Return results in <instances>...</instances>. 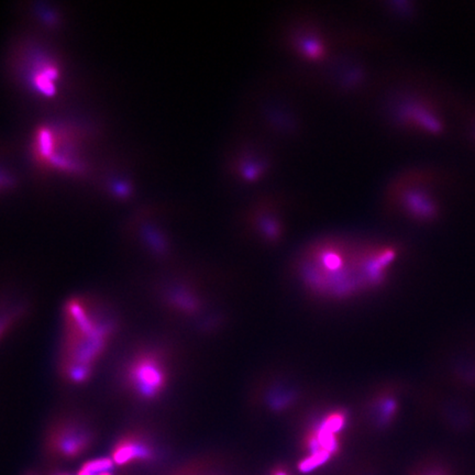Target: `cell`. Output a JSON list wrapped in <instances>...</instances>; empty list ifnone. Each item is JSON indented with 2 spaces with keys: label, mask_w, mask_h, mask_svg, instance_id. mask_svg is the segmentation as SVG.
I'll list each match as a JSON object with an SVG mask.
<instances>
[{
  "label": "cell",
  "mask_w": 475,
  "mask_h": 475,
  "mask_svg": "<svg viewBox=\"0 0 475 475\" xmlns=\"http://www.w3.org/2000/svg\"><path fill=\"white\" fill-rule=\"evenodd\" d=\"M413 475H452V473L440 459L431 458L418 465Z\"/></svg>",
  "instance_id": "obj_8"
},
{
  "label": "cell",
  "mask_w": 475,
  "mask_h": 475,
  "mask_svg": "<svg viewBox=\"0 0 475 475\" xmlns=\"http://www.w3.org/2000/svg\"><path fill=\"white\" fill-rule=\"evenodd\" d=\"M97 431L87 418L80 414L56 416L44 433L45 457L52 461H70L80 458L92 449Z\"/></svg>",
  "instance_id": "obj_3"
},
{
  "label": "cell",
  "mask_w": 475,
  "mask_h": 475,
  "mask_svg": "<svg viewBox=\"0 0 475 475\" xmlns=\"http://www.w3.org/2000/svg\"><path fill=\"white\" fill-rule=\"evenodd\" d=\"M164 449L150 429L133 427L123 431L116 439L111 459L116 468L152 467L161 462Z\"/></svg>",
  "instance_id": "obj_4"
},
{
  "label": "cell",
  "mask_w": 475,
  "mask_h": 475,
  "mask_svg": "<svg viewBox=\"0 0 475 475\" xmlns=\"http://www.w3.org/2000/svg\"><path fill=\"white\" fill-rule=\"evenodd\" d=\"M440 378L457 393H475V343L459 341L443 350L439 361Z\"/></svg>",
  "instance_id": "obj_5"
},
{
  "label": "cell",
  "mask_w": 475,
  "mask_h": 475,
  "mask_svg": "<svg viewBox=\"0 0 475 475\" xmlns=\"http://www.w3.org/2000/svg\"><path fill=\"white\" fill-rule=\"evenodd\" d=\"M273 475H288L284 471H276Z\"/></svg>",
  "instance_id": "obj_9"
},
{
  "label": "cell",
  "mask_w": 475,
  "mask_h": 475,
  "mask_svg": "<svg viewBox=\"0 0 475 475\" xmlns=\"http://www.w3.org/2000/svg\"><path fill=\"white\" fill-rule=\"evenodd\" d=\"M170 355L158 343H142L125 357L118 373L123 394L140 404L156 402L171 378Z\"/></svg>",
  "instance_id": "obj_2"
},
{
  "label": "cell",
  "mask_w": 475,
  "mask_h": 475,
  "mask_svg": "<svg viewBox=\"0 0 475 475\" xmlns=\"http://www.w3.org/2000/svg\"><path fill=\"white\" fill-rule=\"evenodd\" d=\"M58 373L70 386L86 384L113 343L121 323L115 310L95 296H72L63 307Z\"/></svg>",
  "instance_id": "obj_1"
},
{
  "label": "cell",
  "mask_w": 475,
  "mask_h": 475,
  "mask_svg": "<svg viewBox=\"0 0 475 475\" xmlns=\"http://www.w3.org/2000/svg\"><path fill=\"white\" fill-rule=\"evenodd\" d=\"M160 298L166 307L180 313H193L197 308V300L193 293L178 283H166L160 290Z\"/></svg>",
  "instance_id": "obj_7"
},
{
  "label": "cell",
  "mask_w": 475,
  "mask_h": 475,
  "mask_svg": "<svg viewBox=\"0 0 475 475\" xmlns=\"http://www.w3.org/2000/svg\"><path fill=\"white\" fill-rule=\"evenodd\" d=\"M28 300L13 294L0 293V343L28 316Z\"/></svg>",
  "instance_id": "obj_6"
}]
</instances>
